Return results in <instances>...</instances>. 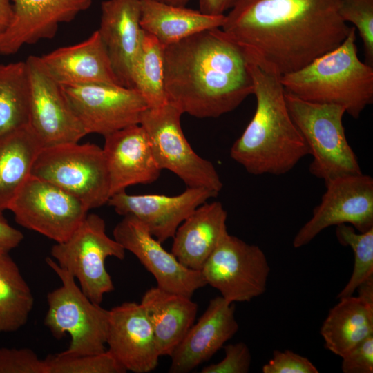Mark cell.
<instances>
[{
	"instance_id": "cell-32",
	"label": "cell",
	"mask_w": 373,
	"mask_h": 373,
	"mask_svg": "<svg viewBox=\"0 0 373 373\" xmlns=\"http://www.w3.org/2000/svg\"><path fill=\"white\" fill-rule=\"evenodd\" d=\"M47 373H125L127 371L106 350L92 354L49 355L44 359Z\"/></svg>"
},
{
	"instance_id": "cell-41",
	"label": "cell",
	"mask_w": 373,
	"mask_h": 373,
	"mask_svg": "<svg viewBox=\"0 0 373 373\" xmlns=\"http://www.w3.org/2000/svg\"><path fill=\"white\" fill-rule=\"evenodd\" d=\"M166 3L177 6H186L190 0H157Z\"/></svg>"
},
{
	"instance_id": "cell-6",
	"label": "cell",
	"mask_w": 373,
	"mask_h": 373,
	"mask_svg": "<svg viewBox=\"0 0 373 373\" xmlns=\"http://www.w3.org/2000/svg\"><path fill=\"white\" fill-rule=\"evenodd\" d=\"M46 264L61 281L47 295L44 324L59 339L68 333L70 343L65 355L98 354L106 351L108 310L93 303L75 283V278L50 257Z\"/></svg>"
},
{
	"instance_id": "cell-23",
	"label": "cell",
	"mask_w": 373,
	"mask_h": 373,
	"mask_svg": "<svg viewBox=\"0 0 373 373\" xmlns=\"http://www.w3.org/2000/svg\"><path fill=\"white\" fill-rule=\"evenodd\" d=\"M227 218L220 202L200 205L177 229L171 253L184 266L200 271L227 232Z\"/></svg>"
},
{
	"instance_id": "cell-22",
	"label": "cell",
	"mask_w": 373,
	"mask_h": 373,
	"mask_svg": "<svg viewBox=\"0 0 373 373\" xmlns=\"http://www.w3.org/2000/svg\"><path fill=\"white\" fill-rule=\"evenodd\" d=\"M41 58L52 76L62 86L121 85L97 30L86 39L57 48Z\"/></svg>"
},
{
	"instance_id": "cell-2",
	"label": "cell",
	"mask_w": 373,
	"mask_h": 373,
	"mask_svg": "<svg viewBox=\"0 0 373 373\" xmlns=\"http://www.w3.org/2000/svg\"><path fill=\"white\" fill-rule=\"evenodd\" d=\"M163 75L167 102L198 118L218 117L253 94L247 60L220 28L164 46Z\"/></svg>"
},
{
	"instance_id": "cell-16",
	"label": "cell",
	"mask_w": 373,
	"mask_h": 373,
	"mask_svg": "<svg viewBox=\"0 0 373 373\" xmlns=\"http://www.w3.org/2000/svg\"><path fill=\"white\" fill-rule=\"evenodd\" d=\"M218 194L202 187H187L173 196L130 195L123 191L111 195L107 204L119 215L137 218L162 243L173 238L178 227L197 207Z\"/></svg>"
},
{
	"instance_id": "cell-33",
	"label": "cell",
	"mask_w": 373,
	"mask_h": 373,
	"mask_svg": "<svg viewBox=\"0 0 373 373\" xmlns=\"http://www.w3.org/2000/svg\"><path fill=\"white\" fill-rule=\"evenodd\" d=\"M341 19L353 24L362 39L365 63L373 66V0H338Z\"/></svg>"
},
{
	"instance_id": "cell-34",
	"label": "cell",
	"mask_w": 373,
	"mask_h": 373,
	"mask_svg": "<svg viewBox=\"0 0 373 373\" xmlns=\"http://www.w3.org/2000/svg\"><path fill=\"white\" fill-rule=\"evenodd\" d=\"M0 373H47V366L30 348L1 347Z\"/></svg>"
},
{
	"instance_id": "cell-28",
	"label": "cell",
	"mask_w": 373,
	"mask_h": 373,
	"mask_svg": "<svg viewBox=\"0 0 373 373\" xmlns=\"http://www.w3.org/2000/svg\"><path fill=\"white\" fill-rule=\"evenodd\" d=\"M33 305L31 289L17 265L9 253L0 252V333L22 327Z\"/></svg>"
},
{
	"instance_id": "cell-8",
	"label": "cell",
	"mask_w": 373,
	"mask_h": 373,
	"mask_svg": "<svg viewBox=\"0 0 373 373\" xmlns=\"http://www.w3.org/2000/svg\"><path fill=\"white\" fill-rule=\"evenodd\" d=\"M125 251L117 240L108 236L104 220L97 214L88 213L66 240L52 247L50 255L78 280L84 294L100 305L104 294L115 288L105 260L109 256L123 260Z\"/></svg>"
},
{
	"instance_id": "cell-24",
	"label": "cell",
	"mask_w": 373,
	"mask_h": 373,
	"mask_svg": "<svg viewBox=\"0 0 373 373\" xmlns=\"http://www.w3.org/2000/svg\"><path fill=\"white\" fill-rule=\"evenodd\" d=\"M151 325L160 356H169L195 319L198 305L191 298L160 287L149 289L141 303Z\"/></svg>"
},
{
	"instance_id": "cell-39",
	"label": "cell",
	"mask_w": 373,
	"mask_h": 373,
	"mask_svg": "<svg viewBox=\"0 0 373 373\" xmlns=\"http://www.w3.org/2000/svg\"><path fill=\"white\" fill-rule=\"evenodd\" d=\"M240 0H199L200 11L211 15H225Z\"/></svg>"
},
{
	"instance_id": "cell-3",
	"label": "cell",
	"mask_w": 373,
	"mask_h": 373,
	"mask_svg": "<svg viewBox=\"0 0 373 373\" xmlns=\"http://www.w3.org/2000/svg\"><path fill=\"white\" fill-rule=\"evenodd\" d=\"M247 66L256 108L230 156L250 174L283 175L309 155V149L289 112L281 76L251 61Z\"/></svg>"
},
{
	"instance_id": "cell-36",
	"label": "cell",
	"mask_w": 373,
	"mask_h": 373,
	"mask_svg": "<svg viewBox=\"0 0 373 373\" xmlns=\"http://www.w3.org/2000/svg\"><path fill=\"white\" fill-rule=\"evenodd\" d=\"M263 373H318L317 367L306 357L291 350H274L273 357L262 366Z\"/></svg>"
},
{
	"instance_id": "cell-30",
	"label": "cell",
	"mask_w": 373,
	"mask_h": 373,
	"mask_svg": "<svg viewBox=\"0 0 373 373\" xmlns=\"http://www.w3.org/2000/svg\"><path fill=\"white\" fill-rule=\"evenodd\" d=\"M132 88L140 93L149 108L167 102L163 75V46L144 31L140 48L131 73Z\"/></svg>"
},
{
	"instance_id": "cell-7",
	"label": "cell",
	"mask_w": 373,
	"mask_h": 373,
	"mask_svg": "<svg viewBox=\"0 0 373 373\" xmlns=\"http://www.w3.org/2000/svg\"><path fill=\"white\" fill-rule=\"evenodd\" d=\"M31 175L64 189L89 210L105 204L110 198L103 149L95 144L78 142L43 147Z\"/></svg>"
},
{
	"instance_id": "cell-13",
	"label": "cell",
	"mask_w": 373,
	"mask_h": 373,
	"mask_svg": "<svg viewBox=\"0 0 373 373\" xmlns=\"http://www.w3.org/2000/svg\"><path fill=\"white\" fill-rule=\"evenodd\" d=\"M326 191L312 218L298 230L293 246L309 243L331 226L347 224L358 232L373 228V179L363 173L336 178L325 184Z\"/></svg>"
},
{
	"instance_id": "cell-12",
	"label": "cell",
	"mask_w": 373,
	"mask_h": 373,
	"mask_svg": "<svg viewBox=\"0 0 373 373\" xmlns=\"http://www.w3.org/2000/svg\"><path fill=\"white\" fill-rule=\"evenodd\" d=\"M65 95L86 135L104 137L139 124L149 106L137 90L117 84L62 86Z\"/></svg>"
},
{
	"instance_id": "cell-29",
	"label": "cell",
	"mask_w": 373,
	"mask_h": 373,
	"mask_svg": "<svg viewBox=\"0 0 373 373\" xmlns=\"http://www.w3.org/2000/svg\"><path fill=\"white\" fill-rule=\"evenodd\" d=\"M30 86L25 61L0 64V137L29 124Z\"/></svg>"
},
{
	"instance_id": "cell-10",
	"label": "cell",
	"mask_w": 373,
	"mask_h": 373,
	"mask_svg": "<svg viewBox=\"0 0 373 373\" xmlns=\"http://www.w3.org/2000/svg\"><path fill=\"white\" fill-rule=\"evenodd\" d=\"M227 302H248L263 294L270 267L263 251L226 232L200 270Z\"/></svg>"
},
{
	"instance_id": "cell-35",
	"label": "cell",
	"mask_w": 373,
	"mask_h": 373,
	"mask_svg": "<svg viewBox=\"0 0 373 373\" xmlns=\"http://www.w3.org/2000/svg\"><path fill=\"white\" fill-rule=\"evenodd\" d=\"M224 357L219 363L203 367L202 373H247L249 371L251 355L246 343L239 342L224 346Z\"/></svg>"
},
{
	"instance_id": "cell-1",
	"label": "cell",
	"mask_w": 373,
	"mask_h": 373,
	"mask_svg": "<svg viewBox=\"0 0 373 373\" xmlns=\"http://www.w3.org/2000/svg\"><path fill=\"white\" fill-rule=\"evenodd\" d=\"M351 28L338 0H240L220 28L248 61L283 76L338 47Z\"/></svg>"
},
{
	"instance_id": "cell-4",
	"label": "cell",
	"mask_w": 373,
	"mask_h": 373,
	"mask_svg": "<svg viewBox=\"0 0 373 373\" xmlns=\"http://www.w3.org/2000/svg\"><path fill=\"white\" fill-rule=\"evenodd\" d=\"M352 26L344 41L303 68L283 75L286 93L312 103L335 104L357 119L373 102V67L360 60Z\"/></svg>"
},
{
	"instance_id": "cell-18",
	"label": "cell",
	"mask_w": 373,
	"mask_h": 373,
	"mask_svg": "<svg viewBox=\"0 0 373 373\" xmlns=\"http://www.w3.org/2000/svg\"><path fill=\"white\" fill-rule=\"evenodd\" d=\"M106 343L126 371L148 373L158 364L153 331L140 303L125 302L108 310Z\"/></svg>"
},
{
	"instance_id": "cell-15",
	"label": "cell",
	"mask_w": 373,
	"mask_h": 373,
	"mask_svg": "<svg viewBox=\"0 0 373 373\" xmlns=\"http://www.w3.org/2000/svg\"><path fill=\"white\" fill-rule=\"evenodd\" d=\"M113 235L155 277L158 287L192 298L196 290L207 285L200 271L184 266L133 216H124Z\"/></svg>"
},
{
	"instance_id": "cell-20",
	"label": "cell",
	"mask_w": 373,
	"mask_h": 373,
	"mask_svg": "<svg viewBox=\"0 0 373 373\" xmlns=\"http://www.w3.org/2000/svg\"><path fill=\"white\" fill-rule=\"evenodd\" d=\"M234 303L212 298L170 355L169 372L187 373L209 361L238 330Z\"/></svg>"
},
{
	"instance_id": "cell-40",
	"label": "cell",
	"mask_w": 373,
	"mask_h": 373,
	"mask_svg": "<svg viewBox=\"0 0 373 373\" xmlns=\"http://www.w3.org/2000/svg\"><path fill=\"white\" fill-rule=\"evenodd\" d=\"M13 16L11 0H0V35L8 28Z\"/></svg>"
},
{
	"instance_id": "cell-38",
	"label": "cell",
	"mask_w": 373,
	"mask_h": 373,
	"mask_svg": "<svg viewBox=\"0 0 373 373\" xmlns=\"http://www.w3.org/2000/svg\"><path fill=\"white\" fill-rule=\"evenodd\" d=\"M2 212L0 210V252L9 253L19 246L23 235L8 222Z\"/></svg>"
},
{
	"instance_id": "cell-31",
	"label": "cell",
	"mask_w": 373,
	"mask_h": 373,
	"mask_svg": "<svg viewBox=\"0 0 373 373\" xmlns=\"http://www.w3.org/2000/svg\"><path fill=\"white\" fill-rule=\"evenodd\" d=\"M336 236L340 244L352 249L354 257L351 277L337 296L340 299L352 296L361 283L373 276V228L357 233L352 226L341 224L336 226Z\"/></svg>"
},
{
	"instance_id": "cell-17",
	"label": "cell",
	"mask_w": 373,
	"mask_h": 373,
	"mask_svg": "<svg viewBox=\"0 0 373 373\" xmlns=\"http://www.w3.org/2000/svg\"><path fill=\"white\" fill-rule=\"evenodd\" d=\"M13 16L0 35V55L17 53L23 46L53 38L59 25L87 10L92 0H11Z\"/></svg>"
},
{
	"instance_id": "cell-11",
	"label": "cell",
	"mask_w": 373,
	"mask_h": 373,
	"mask_svg": "<svg viewBox=\"0 0 373 373\" xmlns=\"http://www.w3.org/2000/svg\"><path fill=\"white\" fill-rule=\"evenodd\" d=\"M8 210L21 227L61 242L84 220L89 209L78 198L41 178L30 175Z\"/></svg>"
},
{
	"instance_id": "cell-27",
	"label": "cell",
	"mask_w": 373,
	"mask_h": 373,
	"mask_svg": "<svg viewBox=\"0 0 373 373\" xmlns=\"http://www.w3.org/2000/svg\"><path fill=\"white\" fill-rule=\"evenodd\" d=\"M325 347L342 356L373 334V303L357 296H347L329 312L320 330Z\"/></svg>"
},
{
	"instance_id": "cell-5",
	"label": "cell",
	"mask_w": 373,
	"mask_h": 373,
	"mask_svg": "<svg viewBox=\"0 0 373 373\" xmlns=\"http://www.w3.org/2000/svg\"><path fill=\"white\" fill-rule=\"evenodd\" d=\"M290 115L312 156L309 171L325 184L343 176L362 173L357 157L346 138L343 107L303 100L285 92Z\"/></svg>"
},
{
	"instance_id": "cell-14",
	"label": "cell",
	"mask_w": 373,
	"mask_h": 373,
	"mask_svg": "<svg viewBox=\"0 0 373 373\" xmlns=\"http://www.w3.org/2000/svg\"><path fill=\"white\" fill-rule=\"evenodd\" d=\"M25 62L30 86L29 124L43 147L79 142L86 134L61 85L41 57L30 55Z\"/></svg>"
},
{
	"instance_id": "cell-21",
	"label": "cell",
	"mask_w": 373,
	"mask_h": 373,
	"mask_svg": "<svg viewBox=\"0 0 373 373\" xmlns=\"http://www.w3.org/2000/svg\"><path fill=\"white\" fill-rule=\"evenodd\" d=\"M140 15V0H105L101 3L97 30L120 84L130 88L132 69L144 33Z\"/></svg>"
},
{
	"instance_id": "cell-37",
	"label": "cell",
	"mask_w": 373,
	"mask_h": 373,
	"mask_svg": "<svg viewBox=\"0 0 373 373\" xmlns=\"http://www.w3.org/2000/svg\"><path fill=\"white\" fill-rule=\"evenodd\" d=\"M344 373L373 372V334L356 344L341 356Z\"/></svg>"
},
{
	"instance_id": "cell-25",
	"label": "cell",
	"mask_w": 373,
	"mask_h": 373,
	"mask_svg": "<svg viewBox=\"0 0 373 373\" xmlns=\"http://www.w3.org/2000/svg\"><path fill=\"white\" fill-rule=\"evenodd\" d=\"M140 26L164 47L200 32L221 28L225 15H211L157 0H140Z\"/></svg>"
},
{
	"instance_id": "cell-19",
	"label": "cell",
	"mask_w": 373,
	"mask_h": 373,
	"mask_svg": "<svg viewBox=\"0 0 373 373\" xmlns=\"http://www.w3.org/2000/svg\"><path fill=\"white\" fill-rule=\"evenodd\" d=\"M102 148L109 180L110 197L137 184L156 181L162 169L144 128L134 124L104 136Z\"/></svg>"
},
{
	"instance_id": "cell-26",
	"label": "cell",
	"mask_w": 373,
	"mask_h": 373,
	"mask_svg": "<svg viewBox=\"0 0 373 373\" xmlns=\"http://www.w3.org/2000/svg\"><path fill=\"white\" fill-rule=\"evenodd\" d=\"M43 146L27 124L0 137V210L8 209L14 197L31 175Z\"/></svg>"
},
{
	"instance_id": "cell-9",
	"label": "cell",
	"mask_w": 373,
	"mask_h": 373,
	"mask_svg": "<svg viewBox=\"0 0 373 373\" xmlns=\"http://www.w3.org/2000/svg\"><path fill=\"white\" fill-rule=\"evenodd\" d=\"M182 113L166 102L155 108H147L140 119L149 138L155 160L162 169L180 178L187 187H202L217 193L222 182L213 164L200 157L192 149L183 133Z\"/></svg>"
}]
</instances>
